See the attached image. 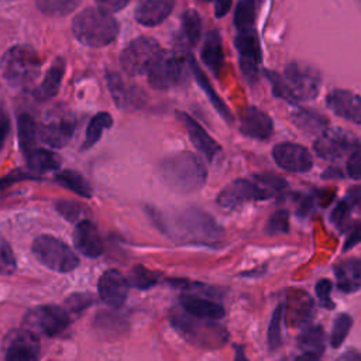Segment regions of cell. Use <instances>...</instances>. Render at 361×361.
I'll use <instances>...</instances> for the list:
<instances>
[{
	"instance_id": "6da1fadb",
	"label": "cell",
	"mask_w": 361,
	"mask_h": 361,
	"mask_svg": "<svg viewBox=\"0 0 361 361\" xmlns=\"http://www.w3.org/2000/svg\"><path fill=\"white\" fill-rule=\"evenodd\" d=\"M155 224L171 238L188 244L219 247L223 241V230L214 219L196 207L154 213Z\"/></svg>"
},
{
	"instance_id": "7a4b0ae2",
	"label": "cell",
	"mask_w": 361,
	"mask_h": 361,
	"mask_svg": "<svg viewBox=\"0 0 361 361\" xmlns=\"http://www.w3.org/2000/svg\"><path fill=\"white\" fill-rule=\"evenodd\" d=\"M265 75L272 85L274 94L290 103L314 99L322 85L317 69L296 61L286 65L282 76L271 71H265Z\"/></svg>"
},
{
	"instance_id": "3957f363",
	"label": "cell",
	"mask_w": 361,
	"mask_h": 361,
	"mask_svg": "<svg viewBox=\"0 0 361 361\" xmlns=\"http://www.w3.org/2000/svg\"><path fill=\"white\" fill-rule=\"evenodd\" d=\"M164 182L173 190L188 193L199 190L206 182V168L192 152H180L161 164Z\"/></svg>"
},
{
	"instance_id": "277c9868",
	"label": "cell",
	"mask_w": 361,
	"mask_h": 361,
	"mask_svg": "<svg viewBox=\"0 0 361 361\" xmlns=\"http://www.w3.org/2000/svg\"><path fill=\"white\" fill-rule=\"evenodd\" d=\"M72 31L82 44L99 48L116 39L118 23L110 13L90 7L85 8L73 18Z\"/></svg>"
},
{
	"instance_id": "5b68a950",
	"label": "cell",
	"mask_w": 361,
	"mask_h": 361,
	"mask_svg": "<svg viewBox=\"0 0 361 361\" xmlns=\"http://www.w3.org/2000/svg\"><path fill=\"white\" fill-rule=\"evenodd\" d=\"M171 323L186 341L199 347L217 348L224 345L228 338L226 329L216 323V320L200 319L185 310L182 313L180 310H173Z\"/></svg>"
},
{
	"instance_id": "8992f818",
	"label": "cell",
	"mask_w": 361,
	"mask_h": 361,
	"mask_svg": "<svg viewBox=\"0 0 361 361\" xmlns=\"http://www.w3.org/2000/svg\"><path fill=\"white\" fill-rule=\"evenodd\" d=\"M41 65L42 59L35 49L27 45H16L3 55L0 69L8 85L25 87L38 76Z\"/></svg>"
},
{
	"instance_id": "52a82bcc",
	"label": "cell",
	"mask_w": 361,
	"mask_h": 361,
	"mask_svg": "<svg viewBox=\"0 0 361 361\" xmlns=\"http://www.w3.org/2000/svg\"><path fill=\"white\" fill-rule=\"evenodd\" d=\"M189 56L172 51H162L148 72V82L154 89L166 90L182 86L189 78Z\"/></svg>"
},
{
	"instance_id": "ba28073f",
	"label": "cell",
	"mask_w": 361,
	"mask_h": 361,
	"mask_svg": "<svg viewBox=\"0 0 361 361\" xmlns=\"http://www.w3.org/2000/svg\"><path fill=\"white\" fill-rule=\"evenodd\" d=\"M31 251L47 268L56 272H71L79 265V258L62 240L54 235H39L32 241Z\"/></svg>"
},
{
	"instance_id": "9c48e42d",
	"label": "cell",
	"mask_w": 361,
	"mask_h": 361,
	"mask_svg": "<svg viewBox=\"0 0 361 361\" xmlns=\"http://www.w3.org/2000/svg\"><path fill=\"white\" fill-rule=\"evenodd\" d=\"M162 49L159 44L149 37L133 39L121 52L120 63L126 73L131 76L148 73Z\"/></svg>"
},
{
	"instance_id": "30bf717a",
	"label": "cell",
	"mask_w": 361,
	"mask_h": 361,
	"mask_svg": "<svg viewBox=\"0 0 361 361\" xmlns=\"http://www.w3.org/2000/svg\"><path fill=\"white\" fill-rule=\"evenodd\" d=\"M69 324L71 319L68 310L55 305L34 307L24 316V326L30 331L47 337H56L62 334Z\"/></svg>"
},
{
	"instance_id": "8fae6325",
	"label": "cell",
	"mask_w": 361,
	"mask_h": 361,
	"mask_svg": "<svg viewBox=\"0 0 361 361\" xmlns=\"http://www.w3.org/2000/svg\"><path fill=\"white\" fill-rule=\"evenodd\" d=\"M76 120L65 106L52 107L44 117L39 127L41 140L54 148L65 147L75 131Z\"/></svg>"
},
{
	"instance_id": "7c38bea8",
	"label": "cell",
	"mask_w": 361,
	"mask_h": 361,
	"mask_svg": "<svg viewBox=\"0 0 361 361\" xmlns=\"http://www.w3.org/2000/svg\"><path fill=\"white\" fill-rule=\"evenodd\" d=\"M269 199V195L255 182L237 179L227 185L217 196V203L224 209H235L254 200Z\"/></svg>"
},
{
	"instance_id": "4fadbf2b",
	"label": "cell",
	"mask_w": 361,
	"mask_h": 361,
	"mask_svg": "<svg viewBox=\"0 0 361 361\" xmlns=\"http://www.w3.org/2000/svg\"><path fill=\"white\" fill-rule=\"evenodd\" d=\"M41 354L39 340L28 329L14 330L6 340V361H38Z\"/></svg>"
},
{
	"instance_id": "5bb4252c",
	"label": "cell",
	"mask_w": 361,
	"mask_h": 361,
	"mask_svg": "<svg viewBox=\"0 0 361 361\" xmlns=\"http://www.w3.org/2000/svg\"><path fill=\"white\" fill-rule=\"evenodd\" d=\"M275 162L288 172L305 173L313 166V159L307 148L295 142H281L272 149Z\"/></svg>"
},
{
	"instance_id": "9a60e30c",
	"label": "cell",
	"mask_w": 361,
	"mask_h": 361,
	"mask_svg": "<svg viewBox=\"0 0 361 361\" xmlns=\"http://www.w3.org/2000/svg\"><path fill=\"white\" fill-rule=\"evenodd\" d=\"M100 299L110 307L118 309L124 305L130 283L128 279L117 269H107L102 274L97 282Z\"/></svg>"
},
{
	"instance_id": "2e32d148",
	"label": "cell",
	"mask_w": 361,
	"mask_h": 361,
	"mask_svg": "<svg viewBox=\"0 0 361 361\" xmlns=\"http://www.w3.org/2000/svg\"><path fill=\"white\" fill-rule=\"evenodd\" d=\"M234 44L240 55L241 72L250 80L255 79L258 73V66L261 62V49H259V42L254 30L247 32H240L235 37Z\"/></svg>"
},
{
	"instance_id": "e0dca14e",
	"label": "cell",
	"mask_w": 361,
	"mask_h": 361,
	"mask_svg": "<svg viewBox=\"0 0 361 361\" xmlns=\"http://www.w3.org/2000/svg\"><path fill=\"white\" fill-rule=\"evenodd\" d=\"M327 107L338 117L361 124V96L350 90L334 89L327 94Z\"/></svg>"
},
{
	"instance_id": "ac0fdd59",
	"label": "cell",
	"mask_w": 361,
	"mask_h": 361,
	"mask_svg": "<svg viewBox=\"0 0 361 361\" xmlns=\"http://www.w3.org/2000/svg\"><path fill=\"white\" fill-rule=\"evenodd\" d=\"M240 131L255 140H268L274 134V123L271 117L255 106H250L241 114Z\"/></svg>"
},
{
	"instance_id": "d6986e66",
	"label": "cell",
	"mask_w": 361,
	"mask_h": 361,
	"mask_svg": "<svg viewBox=\"0 0 361 361\" xmlns=\"http://www.w3.org/2000/svg\"><path fill=\"white\" fill-rule=\"evenodd\" d=\"M353 145L351 138L340 130H324L314 141V151L319 157L333 161L341 158Z\"/></svg>"
},
{
	"instance_id": "ffe728a7",
	"label": "cell",
	"mask_w": 361,
	"mask_h": 361,
	"mask_svg": "<svg viewBox=\"0 0 361 361\" xmlns=\"http://www.w3.org/2000/svg\"><path fill=\"white\" fill-rule=\"evenodd\" d=\"M73 243L80 254L90 258L100 257L104 250L97 227L90 220L78 221L73 233Z\"/></svg>"
},
{
	"instance_id": "44dd1931",
	"label": "cell",
	"mask_w": 361,
	"mask_h": 361,
	"mask_svg": "<svg viewBox=\"0 0 361 361\" xmlns=\"http://www.w3.org/2000/svg\"><path fill=\"white\" fill-rule=\"evenodd\" d=\"M175 0H141L135 8L137 23L145 27L161 24L172 13Z\"/></svg>"
},
{
	"instance_id": "7402d4cb",
	"label": "cell",
	"mask_w": 361,
	"mask_h": 361,
	"mask_svg": "<svg viewBox=\"0 0 361 361\" xmlns=\"http://www.w3.org/2000/svg\"><path fill=\"white\" fill-rule=\"evenodd\" d=\"M180 121L183 123L190 141L193 142V145L209 159L212 161L214 158V155L220 151V145L204 131V128L195 121L189 114L186 113H179L178 114Z\"/></svg>"
},
{
	"instance_id": "603a6c76",
	"label": "cell",
	"mask_w": 361,
	"mask_h": 361,
	"mask_svg": "<svg viewBox=\"0 0 361 361\" xmlns=\"http://www.w3.org/2000/svg\"><path fill=\"white\" fill-rule=\"evenodd\" d=\"M338 290L351 293L361 289V258H348L334 267Z\"/></svg>"
},
{
	"instance_id": "cb8c5ba5",
	"label": "cell",
	"mask_w": 361,
	"mask_h": 361,
	"mask_svg": "<svg viewBox=\"0 0 361 361\" xmlns=\"http://www.w3.org/2000/svg\"><path fill=\"white\" fill-rule=\"evenodd\" d=\"M179 302L182 309L192 316L207 320H220L224 317L223 306L213 300L203 299L196 295H182Z\"/></svg>"
},
{
	"instance_id": "d4e9b609",
	"label": "cell",
	"mask_w": 361,
	"mask_h": 361,
	"mask_svg": "<svg viewBox=\"0 0 361 361\" xmlns=\"http://www.w3.org/2000/svg\"><path fill=\"white\" fill-rule=\"evenodd\" d=\"M200 58L203 63L216 75L220 76L223 68H224V52H223V44L220 34L213 30L206 35V39L203 42Z\"/></svg>"
},
{
	"instance_id": "484cf974",
	"label": "cell",
	"mask_w": 361,
	"mask_h": 361,
	"mask_svg": "<svg viewBox=\"0 0 361 361\" xmlns=\"http://www.w3.org/2000/svg\"><path fill=\"white\" fill-rule=\"evenodd\" d=\"M65 73V59L63 58H56L48 72L45 73L44 80L35 87L34 90V97L39 102H45L52 99L61 86L62 78Z\"/></svg>"
},
{
	"instance_id": "4316f807",
	"label": "cell",
	"mask_w": 361,
	"mask_h": 361,
	"mask_svg": "<svg viewBox=\"0 0 361 361\" xmlns=\"http://www.w3.org/2000/svg\"><path fill=\"white\" fill-rule=\"evenodd\" d=\"M202 34V20L195 10H186L180 18V30L176 41L183 47H193L197 44Z\"/></svg>"
},
{
	"instance_id": "83f0119b",
	"label": "cell",
	"mask_w": 361,
	"mask_h": 361,
	"mask_svg": "<svg viewBox=\"0 0 361 361\" xmlns=\"http://www.w3.org/2000/svg\"><path fill=\"white\" fill-rule=\"evenodd\" d=\"M25 157H27V166L34 175L48 172V171H55L61 165L59 155L45 148H34Z\"/></svg>"
},
{
	"instance_id": "f1b7e54d",
	"label": "cell",
	"mask_w": 361,
	"mask_h": 361,
	"mask_svg": "<svg viewBox=\"0 0 361 361\" xmlns=\"http://www.w3.org/2000/svg\"><path fill=\"white\" fill-rule=\"evenodd\" d=\"M189 63H190V72L195 75L197 83L200 85V87L204 90V93L207 94L209 100L212 102V104L216 107V110L223 116V118L227 121V123H231L233 121V116L228 110V107L224 104V102L216 94L213 86L210 85L209 79L206 78V75L202 72V69L197 66V63L195 62V59L192 56H189Z\"/></svg>"
},
{
	"instance_id": "f546056e",
	"label": "cell",
	"mask_w": 361,
	"mask_h": 361,
	"mask_svg": "<svg viewBox=\"0 0 361 361\" xmlns=\"http://www.w3.org/2000/svg\"><path fill=\"white\" fill-rule=\"evenodd\" d=\"M298 343L305 354H313V355L319 357L324 351V344H326L323 327L310 326V327L305 329L300 333Z\"/></svg>"
},
{
	"instance_id": "4dcf8cb0",
	"label": "cell",
	"mask_w": 361,
	"mask_h": 361,
	"mask_svg": "<svg viewBox=\"0 0 361 361\" xmlns=\"http://www.w3.org/2000/svg\"><path fill=\"white\" fill-rule=\"evenodd\" d=\"M56 182L61 183L63 188L69 189L71 192L82 196V197H86V199H90L93 192H92V186L90 183L76 171H71V169H66V171H62L59 172L56 176H55Z\"/></svg>"
},
{
	"instance_id": "1f68e13d",
	"label": "cell",
	"mask_w": 361,
	"mask_h": 361,
	"mask_svg": "<svg viewBox=\"0 0 361 361\" xmlns=\"http://www.w3.org/2000/svg\"><path fill=\"white\" fill-rule=\"evenodd\" d=\"M111 126H113V118L107 111H100L96 116H93L86 130V137L82 145V151L93 147L100 140L103 131L106 128H110Z\"/></svg>"
},
{
	"instance_id": "d6a6232c",
	"label": "cell",
	"mask_w": 361,
	"mask_h": 361,
	"mask_svg": "<svg viewBox=\"0 0 361 361\" xmlns=\"http://www.w3.org/2000/svg\"><path fill=\"white\" fill-rule=\"evenodd\" d=\"M292 120L299 128L305 130L306 133H312V134H316V133L322 134L327 126V120L324 117H322L320 114H317L314 111L306 110V109L296 110L292 116Z\"/></svg>"
},
{
	"instance_id": "836d02e7",
	"label": "cell",
	"mask_w": 361,
	"mask_h": 361,
	"mask_svg": "<svg viewBox=\"0 0 361 361\" xmlns=\"http://www.w3.org/2000/svg\"><path fill=\"white\" fill-rule=\"evenodd\" d=\"M17 130H18V140L23 152L27 155L30 151L35 148V140H37V127L34 123V118L30 114H21L17 121Z\"/></svg>"
},
{
	"instance_id": "e575fe53",
	"label": "cell",
	"mask_w": 361,
	"mask_h": 361,
	"mask_svg": "<svg viewBox=\"0 0 361 361\" xmlns=\"http://www.w3.org/2000/svg\"><path fill=\"white\" fill-rule=\"evenodd\" d=\"M255 21V0H240L234 11V25L238 32L252 31Z\"/></svg>"
},
{
	"instance_id": "d590c367",
	"label": "cell",
	"mask_w": 361,
	"mask_h": 361,
	"mask_svg": "<svg viewBox=\"0 0 361 361\" xmlns=\"http://www.w3.org/2000/svg\"><path fill=\"white\" fill-rule=\"evenodd\" d=\"M79 1L80 0H37V6L47 16L61 17L73 11Z\"/></svg>"
},
{
	"instance_id": "8d00e7d4",
	"label": "cell",
	"mask_w": 361,
	"mask_h": 361,
	"mask_svg": "<svg viewBox=\"0 0 361 361\" xmlns=\"http://www.w3.org/2000/svg\"><path fill=\"white\" fill-rule=\"evenodd\" d=\"M127 279H128V283L137 289H148L157 285L159 276L157 272L145 268L144 265H135L131 269Z\"/></svg>"
},
{
	"instance_id": "74e56055",
	"label": "cell",
	"mask_w": 361,
	"mask_h": 361,
	"mask_svg": "<svg viewBox=\"0 0 361 361\" xmlns=\"http://www.w3.org/2000/svg\"><path fill=\"white\" fill-rule=\"evenodd\" d=\"M353 326V319L347 313H341L336 317L333 329H331V336H330V344L334 348H338L343 341L347 338L350 330Z\"/></svg>"
},
{
	"instance_id": "f35d334b",
	"label": "cell",
	"mask_w": 361,
	"mask_h": 361,
	"mask_svg": "<svg viewBox=\"0 0 361 361\" xmlns=\"http://www.w3.org/2000/svg\"><path fill=\"white\" fill-rule=\"evenodd\" d=\"M285 313V306L278 305L274 310V314L269 322L268 327V345L271 350H276L281 345V327H282V319Z\"/></svg>"
},
{
	"instance_id": "ab89813d",
	"label": "cell",
	"mask_w": 361,
	"mask_h": 361,
	"mask_svg": "<svg viewBox=\"0 0 361 361\" xmlns=\"http://www.w3.org/2000/svg\"><path fill=\"white\" fill-rule=\"evenodd\" d=\"M107 83H109L110 93H111L113 99L116 100L117 106H120V107L127 106L131 99H130V93L126 89L121 78L114 72H109L107 73Z\"/></svg>"
},
{
	"instance_id": "60d3db41",
	"label": "cell",
	"mask_w": 361,
	"mask_h": 361,
	"mask_svg": "<svg viewBox=\"0 0 361 361\" xmlns=\"http://www.w3.org/2000/svg\"><path fill=\"white\" fill-rule=\"evenodd\" d=\"M254 182L261 188L264 189L269 197L274 195V193H278L281 190H283L288 185H286V180L281 176H276L274 173H258L254 176Z\"/></svg>"
},
{
	"instance_id": "b9f144b4",
	"label": "cell",
	"mask_w": 361,
	"mask_h": 361,
	"mask_svg": "<svg viewBox=\"0 0 361 361\" xmlns=\"http://www.w3.org/2000/svg\"><path fill=\"white\" fill-rule=\"evenodd\" d=\"M16 257L10 244L0 237V275H11L16 271Z\"/></svg>"
},
{
	"instance_id": "7bdbcfd3",
	"label": "cell",
	"mask_w": 361,
	"mask_h": 361,
	"mask_svg": "<svg viewBox=\"0 0 361 361\" xmlns=\"http://www.w3.org/2000/svg\"><path fill=\"white\" fill-rule=\"evenodd\" d=\"M288 230H289V220H288V213L285 210H279L274 213L265 226V233L269 235L288 233Z\"/></svg>"
},
{
	"instance_id": "ee69618b",
	"label": "cell",
	"mask_w": 361,
	"mask_h": 361,
	"mask_svg": "<svg viewBox=\"0 0 361 361\" xmlns=\"http://www.w3.org/2000/svg\"><path fill=\"white\" fill-rule=\"evenodd\" d=\"M56 210L68 220L71 221H79L82 219V216L86 213V207L79 204V203H75V202H68V200H61L58 202L56 204Z\"/></svg>"
},
{
	"instance_id": "f6af8a7d",
	"label": "cell",
	"mask_w": 361,
	"mask_h": 361,
	"mask_svg": "<svg viewBox=\"0 0 361 361\" xmlns=\"http://www.w3.org/2000/svg\"><path fill=\"white\" fill-rule=\"evenodd\" d=\"M331 282L329 279H320L317 283H316V295L322 303L323 307L326 309H333L334 307V303L331 300Z\"/></svg>"
},
{
	"instance_id": "bcb514c9",
	"label": "cell",
	"mask_w": 361,
	"mask_h": 361,
	"mask_svg": "<svg viewBox=\"0 0 361 361\" xmlns=\"http://www.w3.org/2000/svg\"><path fill=\"white\" fill-rule=\"evenodd\" d=\"M347 173L355 180H361V147H355L347 159Z\"/></svg>"
},
{
	"instance_id": "7dc6e473",
	"label": "cell",
	"mask_w": 361,
	"mask_h": 361,
	"mask_svg": "<svg viewBox=\"0 0 361 361\" xmlns=\"http://www.w3.org/2000/svg\"><path fill=\"white\" fill-rule=\"evenodd\" d=\"M331 220L340 227L344 228L350 220V206L347 202H340L331 213Z\"/></svg>"
},
{
	"instance_id": "c3c4849f",
	"label": "cell",
	"mask_w": 361,
	"mask_h": 361,
	"mask_svg": "<svg viewBox=\"0 0 361 361\" xmlns=\"http://www.w3.org/2000/svg\"><path fill=\"white\" fill-rule=\"evenodd\" d=\"M94 1L97 4V8L110 14L123 10L130 3V0H94Z\"/></svg>"
},
{
	"instance_id": "681fc988",
	"label": "cell",
	"mask_w": 361,
	"mask_h": 361,
	"mask_svg": "<svg viewBox=\"0 0 361 361\" xmlns=\"http://www.w3.org/2000/svg\"><path fill=\"white\" fill-rule=\"evenodd\" d=\"M24 179H38L34 173H25L23 171H14L11 173H8L7 176H4L3 179H0V189L10 186L11 183L17 182V180H24Z\"/></svg>"
},
{
	"instance_id": "f907efd6",
	"label": "cell",
	"mask_w": 361,
	"mask_h": 361,
	"mask_svg": "<svg viewBox=\"0 0 361 361\" xmlns=\"http://www.w3.org/2000/svg\"><path fill=\"white\" fill-rule=\"evenodd\" d=\"M90 303H92V296H87V295H73V296L68 298V300H66V305H69L72 312L83 310Z\"/></svg>"
},
{
	"instance_id": "816d5d0a",
	"label": "cell",
	"mask_w": 361,
	"mask_h": 361,
	"mask_svg": "<svg viewBox=\"0 0 361 361\" xmlns=\"http://www.w3.org/2000/svg\"><path fill=\"white\" fill-rule=\"evenodd\" d=\"M361 243V223H357L355 226H353L351 231L347 235V240L344 243L343 251H348L350 248H353L355 244Z\"/></svg>"
},
{
	"instance_id": "f5cc1de1",
	"label": "cell",
	"mask_w": 361,
	"mask_h": 361,
	"mask_svg": "<svg viewBox=\"0 0 361 361\" xmlns=\"http://www.w3.org/2000/svg\"><path fill=\"white\" fill-rule=\"evenodd\" d=\"M8 131H10V120H8V116L4 111V109L0 106V151L4 145V141L8 135Z\"/></svg>"
},
{
	"instance_id": "db71d44e",
	"label": "cell",
	"mask_w": 361,
	"mask_h": 361,
	"mask_svg": "<svg viewBox=\"0 0 361 361\" xmlns=\"http://www.w3.org/2000/svg\"><path fill=\"white\" fill-rule=\"evenodd\" d=\"M231 1L233 0H216L214 1V14L217 18L224 17L228 13V10L231 7Z\"/></svg>"
},
{
	"instance_id": "11a10c76",
	"label": "cell",
	"mask_w": 361,
	"mask_h": 361,
	"mask_svg": "<svg viewBox=\"0 0 361 361\" xmlns=\"http://www.w3.org/2000/svg\"><path fill=\"white\" fill-rule=\"evenodd\" d=\"M337 361H361V354L354 350H348Z\"/></svg>"
},
{
	"instance_id": "9f6ffc18",
	"label": "cell",
	"mask_w": 361,
	"mask_h": 361,
	"mask_svg": "<svg viewBox=\"0 0 361 361\" xmlns=\"http://www.w3.org/2000/svg\"><path fill=\"white\" fill-rule=\"evenodd\" d=\"M296 361H320L317 355H313V354H303L300 357L296 358Z\"/></svg>"
},
{
	"instance_id": "6f0895ef",
	"label": "cell",
	"mask_w": 361,
	"mask_h": 361,
	"mask_svg": "<svg viewBox=\"0 0 361 361\" xmlns=\"http://www.w3.org/2000/svg\"><path fill=\"white\" fill-rule=\"evenodd\" d=\"M234 361H248L247 360V357H245V354H244V350L243 348H237L235 350V360Z\"/></svg>"
},
{
	"instance_id": "680465c9",
	"label": "cell",
	"mask_w": 361,
	"mask_h": 361,
	"mask_svg": "<svg viewBox=\"0 0 361 361\" xmlns=\"http://www.w3.org/2000/svg\"><path fill=\"white\" fill-rule=\"evenodd\" d=\"M200 1H212V0H200Z\"/></svg>"
},
{
	"instance_id": "91938a15",
	"label": "cell",
	"mask_w": 361,
	"mask_h": 361,
	"mask_svg": "<svg viewBox=\"0 0 361 361\" xmlns=\"http://www.w3.org/2000/svg\"><path fill=\"white\" fill-rule=\"evenodd\" d=\"M358 3H360V6H361V0H358Z\"/></svg>"
}]
</instances>
